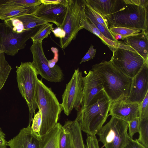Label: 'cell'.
Here are the masks:
<instances>
[{"label": "cell", "instance_id": "obj_1", "mask_svg": "<svg viewBox=\"0 0 148 148\" xmlns=\"http://www.w3.org/2000/svg\"><path fill=\"white\" fill-rule=\"evenodd\" d=\"M111 102L102 89L94 97L87 107L80 109L75 119L81 130L88 135H96L107 119Z\"/></svg>", "mask_w": 148, "mask_h": 148}, {"label": "cell", "instance_id": "obj_2", "mask_svg": "<svg viewBox=\"0 0 148 148\" xmlns=\"http://www.w3.org/2000/svg\"><path fill=\"white\" fill-rule=\"evenodd\" d=\"M91 70L97 73L103 82V89L112 101L122 95L128 96L132 82L130 78L120 72L110 60H103L94 64Z\"/></svg>", "mask_w": 148, "mask_h": 148}, {"label": "cell", "instance_id": "obj_3", "mask_svg": "<svg viewBox=\"0 0 148 148\" xmlns=\"http://www.w3.org/2000/svg\"><path fill=\"white\" fill-rule=\"evenodd\" d=\"M36 99L38 109L42 114L40 136L49 132L58 123L62 110L60 103L51 88L46 86L42 79H38L36 88Z\"/></svg>", "mask_w": 148, "mask_h": 148}, {"label": "cell", "instance_id": "obj_4", "mask_svg": "<svg viewBox=\"0 0 148 148\" xmlns=\"http://www.w3.org/2000/svg\"><path fill=\"white\" fill-rule=\"evenodd\" d=\"M148 7L126 4L116 12L104 17L110 28L123 27L148 31Z\"/></svg>", "mask_w": 148, "mask_h": 148}, {"label": "cell", "instance_id": "obj_5", "mask_svg": "<svg viewBox=\"0 0 148 148\" xmlns=\"http://www.w3.org/2000/svg\"><path fill=\"white\" fill-rule=\"evenodd\" d=\"M18 86L25 99L29 111V125H30L36 110L38 108L36 99V88L38 80L37 70L32 62H22L16 66Z\"/></svg>", "mask_w": 148, "mask_h": 148}, {"label": "cell", "instance_id": "obj_6", "mask_svg": "<svg viewBox=\"0 0 148 148\" xmlns=\"http://www.w3.org/2000/svg\"><path fill=\"white\" fill-rule=\"evenodd\" d=\"M86 4L85 0H69L65 18L60 27L66 34L64 38L60 39V47L62 49L75 39L78 32L83 29L81 20L85 14Z\"/></svg>", "mask_w": 148, "mask_h": 148}, {"label": "cell", "instance_id": "obj_7", "mask_svg": "<svg viewBox=\"0 0 148 148\" xmlns=\"http://www.w3.org/2000/svg\"><path fill=\"white\" fill-rule=\"evenodd\" d=\"M128 128V122L112 116L97 134L105 148H123L129 136Z\"/></svg>", "mask_w": 148, "mask_h": 148}, {"label": "cell", "instance_id": "obj_8", "mask_svg": "<svg viewBox=\"0 0 148 148\" xmlns=\"http://www.w3.org/2000/svg\"><path fill=\"white\" fill-rule=\"evenodd\" d=\"M110 61L114 67L126 76L133 79L146 64L145 60L136 53L124 49L116 48L112 51Z\"/></svg>", "mask_w": 148, "mask_h": 148}, {"label": "cell", "instance_id": "obj_9", "mask_svg": "<svg viewBox=\"0 0 148 148\" xmlns=\"http://www.w3.org/2000/svg\"><path fill=\"white\" fill-rule=\"evenodd\" d=\"M40 26L17 34L4 23H0V51L8 55L14 56L19 50L25 47L27 41L36 33Z\"/></svg>", "mask_w": 148, "mask_h": 148}, {"label": "cell", "instance_id": "obj_10", "mask_svg": "<svg viewBox=\"0 0 148 148\" xmlns=\"http://www.w3.org/2000/svg\"><path fill=\"white\" fill-rule=\"evenodd\" d=\"M82 73L79 68L75 69L62 95L61 105L64 113L69 116L73 109H80L83 98Z\"/></svg>", "mask_w": 148, "mask_h": 148}, {"label": "cell", "instance_id": "obj_11", "mask_svg": "<svg viewBox=\"0 0 148 148\" xmlns=\"http://www.w3.org/2000/svg\"><path fill=\"white\" fill-rule=\"evenodd\" d=\"M33 58L32 63L38 74L42 78L51 82H59L64 79V74L60 67L56 64L50 67L48 60L45 54L42 42L33 43L30 48Z\"/></svg>", "mask_w": 148, "mask_h": 148}, {"label": "cell", "instance_id": "obj_12", "mask_svg": "<svg viewBox=\"0 0 148 148\" xmlns=\"http://www.w3.org/2000/svg\"><path fill=\"white\" fill-rule=\"evenodd\" d=\"M123 95L112 101L109 115L127 122L139 117L140 104L137 103L128 101Z\"/></svg>", "mask_w": 148, "mask_h": 148}, {"label": "cell", "instance_id": "obj_13", "mask_svg": "<svg viewBox=\"0 0 148 148\" xmlns=\"http://www.w3.org/2000/svg\"><path fill=\"white\" fill-rule=\"evenodd\" d=\"M148 92V64L145 65L132 79L128 101L140 104Z\"/></svg>", "mask_w": 148, "mask_h": 148}, {"label": "cell", "instance_id": "obj_14", "mask_svg": "<svg viewBox=\"0 0 148 148\" xmlns=\"http://www.w3.org/2000/svg\"><path fill=\"white\" fill-rule=\"evenodd\" d=\"M66 10V7L62 5L42 3L33 13L48 23H54L57 27H60L64 20Z\"/></svg>", "mask_w": 148, "mask_h": 148}, {"label": "cell", "instance_id": "obj_15", "mask_svg": "<svg viewBox=\"0 0 148 148\" xmlns=\"http://www.w3.org/2000/svg\"><path fill=\"white\" fill-rule=\"evenodd\" d=\"M83 98L80 109L87 107L94 97L103 89L102 80L95 71H89L85 76L82 77Z\"/></svg>", "mask_w": 148, "mask_h": 148}, {"label": "cell", "instance_id": "obj_16", "mask_svg": "<svg viewBox=\"0 0 148 148\" xmlns=\"http://www.w3.org/2000/svg\"><path fill=\"white\" fill-rule=\"evenodd\" d=\"M14 33L19 34L46 23H49L36 16L33 12L18 15L3 22Z\"/></svg>", "mask_w": 148, "mask_h": 148}, {"label": "cell", "instance_id": "obj_17", "mask_svg": "<svg viewBox=\"0 0 148 148\" xmlns=\"http://www.w3.org/2000/svg\"><path fill=\"white\" fill-rule=\"evenodd\" d=\"M41 141V136L28 125L8 141V146L10 148H39Z\"/></svg>", "mask_w": 148, "mask_h": 148}, {"label": "cell", "instance_id": "obj_18", "mask_svg": "<svg viewBox=\"0 0 148 148\" xmlns=\"http://www.w3.org/2000/svg\"><path fill=\"white\" fill-rule=\"evenodd\" d=\"M121 42L127 45V49L137 53L148 61V32L142 30L135 35L125 38Z\"/></svg>", "mask_w": 148, "mask_h": 148}, {"label": "cell", "instance_id": "obj_19", "mask_svg": "<svg viewBox=\"0 0 148 148\" xmlns=\"http://www.w3.org/2000/svg\"><path fill=\"white\" fill-rule=\"evenodd\" d=\"M86 4L103 17L114 13L124 7L123 0H85Z\"/></svg>", "mask_w": 148, "mask_h": 148}, {"label": "cell", "instance_id": "obj_20", "mask_svg": "<svg viewBox=\"0 0 148 148\" xmlns=\"http://www.w3.org/2000/svg\"><path fill=\"white\" fill-rule=\"evenodd\" d=\"M37 7L22 6L7 0H0V19L4 21L18 15L31 13Z\"/></svg>", "mask_w": 148, "mask_h": 148}, {"label": "cell", "instance_id": "obj_21", "mask_svg": "<svg viewBox=\"0 0 148 148\" xmlns=\"http://www.w3.org/2000/svg\"><path fill=\"white\" fill-rule=\"evenodd\" d=\"M62 127L58 123L47 133L40 136L41 141L39 148H59V136Z\"/></svg>", "mask_w": 148, "mask_h": 148}, {"label": "cell", "instance_id": "obj_22", "mask_svg": "<svg viewBox=\"0 0 148 148\" xmlns=\"http://www.w3.org/2000/svg\"><path fill=\"white\" fill-rule=\"evenodd\" d=\"M63 127L71 133L75 148H86L83 139L82 130L79 123L75 119L66 121Z\"/></svg>", "mask_w": 148, "mask_h": 148}, {"label": "cell", "instance_id": "obj_23", "mask_svg": "<svg viewBox=\"0 0 148 148\" xmlns=\"http://www.w3.org/2000/svg\"><path fill=\"white\" fill-rule=\"evenodd\" d=\"M81 24L83 29H86L99 38L112 51L116 48L118 42L112 41L105 37L95 25L86 17L85 14L82 18Z\"/></svg>", "mask_w": 148, "mask_h": 148}, {"label": "cell", "instance_id": "obj_24", "mask_svg": "<svg viewBox=\"0 0 148 148\" xmlns=\"http://www.w3.org/2000/svg\"><path fill=\"white\" fill-rule=\"evenodd\" d=\"M109 30L114 38L117 40H123L125 38L137 34L142 30L123 27H115L109 28Z\"/></svg>", "mask_w": 148, "mask_h": 148}, {"label": "cell", "instance_id": "obj_25", "mask_svg": "<svg viewBox=\"0 0 148 148\" xmlns=\"http://www.w3.org/2000/svg\"><path fill=\"white\" fill-rule=\"evenodd\" d=\"M12 69L5 59V53L0 51V90L4 85Z\"/></svg>", "mask_w": 148, "mask_h": 148}, {"label": "cell", "instance_id": "obj_26", "mask_svg": "<svg viewBox=\"0 0 148 148\" xmlns=\"http://www.w3.org/2000/svg\"><path fill=\"white\" fill-rule=\"evenodd\" d=\"M84 12L86 17L90 20L96 27L97 28L106 38L113 41L118 42L112 35L110 30L107 29L104 26L98 22L90 12L88 5L86 4L84 8Z\"/></svg>", "mask_w": 148, "mask_h": 148}, {"label": "cell", "instance_id": "obj_27", "mask_svg": "<svg viewBox=\"0 0 148 148\" xmlns=\"http://www.w3.org/2000/svg\"><path fill=\"white\" fill-rule=\"evenodd\" d=\"M53 23H46L41 25L36 33L31 38L33 43L42 42V40L48 37L53 28Z\"/></svg>", "mask_w": 148, "mask_h": 148}, {"label": "cell", "instance_id": "obj_28", "mask_svg": "<svg viewBox=\"0 0 148 148\" xmlns=\"http://www.w3.org/2000/svg\"><path fill=\"white\" fill-rule=\"evenodd\" d=\"M59 148H75L71 133L63 126L59 136Z\"/></svg>", "mask_w": 148, "mask_h": 148}, {"label": "cell", "instance_id": "obj_29", "mask_svg": "<svg viewBox=\"0 0 148 148\" xmlns=\"http://www.w3.org/2000/svg\"><path fill=\"white\" fill-rule=\"evenodd\" d=\"M9 2L20 6L27 7H36L42 3L41 0H7Z\"/></svg>", "mask_w": 148, "mask_h": 148}, {"label": "cell", "instance_id": "obj_30", "mask_svg": "<svg viewBox=\"0 0 148 148\" xmlns=\"http://www.w3.org/2000/svg\"><path fill=\"white\" fill-rule=\"evenodd\" d=\"M31 127L34 131L39 134L42 125V119L41 111L39 110L34 115L33 118Z\"/></svg>", "mask_w": 148, "mask_h": 148}, {"label": "cell", "instance_id": "obj_31", "mask_svg": "<svg viewBox=\"0 0 148 148\" xmlns=\"http://www.w3.org/2000/svg\"><path fill=\"white\" fill-rule=\"evenodd\" d=\"M139 118H148V92L147 93L143 101L140 104Z\"/></svg>", "mask_w": 148, "mask_h": 148}, {"label": "cell", "instance_id": "obj_32", "mask_svg": "<svg viewBox=\"0 0 148 148\" xmlns=\"http://www.w3.org/2000/svg\"><path fill=\"white\" fill-rule=\"evenodd\" d=\"M129 136L132 138L134 134L138 133L139 118H136L128 122Z\"/></svg>", "mask_w": 148, "mask_h": 148}, {"label": "cell", "instance_id": "obj_33", "mask_svg": "<svg viewBox=\"0 0 148 148\" xmlns=\"http://www.w3.org/2000/svg\"><path fill=\"white\" fill-rule=\"evenodd\" d=\"M87 135L86 148H99L96 135Z\"/></svg>", "mask_w": 148, "mask_h": 148}, {"label": "cell", "instance_id": "obj_34", "mask_svg": "<svg viewBox=\"0 0 148 148\" xmlns=\"http://www.w3.org/2000/svg\"><path fill=\"white\" fill-rule=\"evenodd\" d=\"M87 5L90 12L92 14L96 20L99 23L104 26L107 29L109 30V29L107 26L106 20L104 17L98 12L91 8L88 5Z\"/></svg>", "mask_w": 148, "mask_h": 148}, {"label": "cell", "instance_id": "obj_35", "mask_svg": "<svg viewBox=\"0 0 148 148\" xmlns=\"http://www.w3.org/2000/svg\"><path fill=\"white\" fill-rule=\"evenodd\" d=\"M96 49H94L93 46L91 45L90 47L86 54L82 58L80 64L89 61L92 59L95 56Z\"/></svg>", "mask_w": 148, "mask_h": 148}, {"label": "cell", "instance_id": "obj_36", "mask_svg": "<svg viewBox=\"0 0 148 148\" xmlns=\"http://www.w3.org/2000/svg\"><path fill=\"white\" fill-rule=\"evenodd\" d=\"M123 148H146L138 141L137 139L134 140L129 136L128 141Z\"/></svg>", "mask_w": 148, "mask_h": 148}, {"label": "cell", "instance_id": "obj_37", "mask_svg": "<svg viewBox=\"0 0 148 148\" xmlns=\"http://www.w3.org/2000/svg\"><path fill=\"white\" fill-rule=\"evenodd\" d=\"M126 4H132L144 8H147L148 0H123Z\"/></svg>", "mask_w": 148, "mask_h": 148}, {"label": "cell", "instance_id": "obj_38", "mask_svg": "<svg viewBox=\"0 0 148 148\" xmlns=\"http://www.w3.org/2000/svg\"><path fill=\"white\" fill-rule=\"evenodd\" d=\"M51 50L54 54V58L52 59L48 60V64L50 67L53 68L58 61V51L57 48L55 47H52Z\"/></svg>", "mask_w": 148, "mask_h": 148}, {"label": "cell", "instance_id": "obj_39", "mask_svg": "<svg viewBox=\"0 0 148 148\" xmlns=\"http://www.w3.org/2000/svg\"><path fill=\"white\" fill-rule=\"evenodd\" d=\"M42 3L44 4H61L67 7L68 3L69 0H41Z\"/></svg>", "mask_w": 148, "mask_h": 148}, {"label": "cell", "instance_id": "obj_40", "mask_svg": "<svg viewBox=\"0 0 148 148\" xmlns=\"http://www.w3.org/2000/svg\"><path fill=\"white\" fill-rule=\"evenodd\" d=\"M56 37L62 39L64 38L65 36L64 31L60 27H57L55 28H53L51 31Z\"/></svg>", "mask_w": 148, "mask_h": 148}, {"label": "cell", "instance_id": "obj_41", "mask_svg": "<svg viewBox=\"0 0 148 148\" xmlns=\"http://www.w3.org/2000/svg\"><path fill=\"white\" fill-rule=\"evenodd\" d=\"M5 135L0 127V148H7L8 141L5 139Z\"/></svg>", "mask_w": 148, "mask_h": 148}]
</instances>
